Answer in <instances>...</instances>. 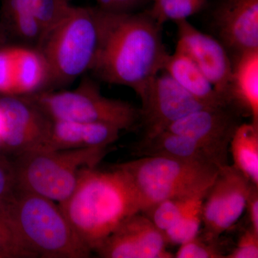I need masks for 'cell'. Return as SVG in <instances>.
Listing matches in <instances>:
<instances>
[{"label": "cell", "mask_w": 258, "mask_h": 258, "mask_svg": "<svg viewBox=\"0 0 258 258\" xmlns=\"http://www.w3.org/2000/svg\"><path fill=\"white\" fill-rule=\"evenodd\" d=\"M164 70L185 91L207 106L230 105L215 91L201 70L184 52L175 50L172 55L169 54Z\"/></svg>", "instance_id": "cell-18"}, {"label": "cell", "mask_w": 258, "mask_h": 258, "mask_svg": "<svg viewBox=\"0 0 258 258\" xmlns=\"http://www.w3.org/2000/svg\"><path fill=\"white\" fill-rule=\"evenodd\" d=\"M217 240L206 237H196L184 243L180 244L179 249L174 254L176 258H223L225 253L216 244Z\"/></svg>", "instance_id": "cell-27"}, {"label": "cell", "mask_w": 258, "mask_h": 258, "mask_svg": "<svg viewBox=\"0 0 258 258\" xmlns=\"http://www.w3.org/2000/svg\"><path fill=\"white\" fill-rule=\"evenodd\" d=\"M245 210H247L251 228L258 234V186L251 183Z\"/></svg>", "instance_id": "cell-32"}, {"label": "cell", "mask_w": 258, "mask_h": 258, "mask_svg": "<svg viewBox=\"0 0 258 258\" xmlns=\"http://www.w3.org/2000/svg\"><path fill=\"white\" fill-rule=\"evenodd\" d=\"M16 190L14 164L0 154V205L8 202Z\"/></svg>", "instance_id": "cell-29"}, {"label": "cell", "mask_w": 258, "mask_h": 258, "mask_svg": "<svg viewBox=\"0 0 258 258\" xmlns=\"http://www.w3.org/2000/svg\"><path fill=\"white\" fill-rule=\"evenodd\" d=\"M106 152L103 148L57 150L42 147L22 153L13 162L17 189L62 203L74 191L80 171L96 167Z\"/></svg>", "instance_id": "cell-6"}, {"label": "cell", "mask_w": 258, "mask_h": 258, "mask_svg": "<svg viewBox=\"0 0 258 258\" xmlns=\"http://www.w3.org/2000/svg\"><path fill=\"white\" fill-rule=\"evenodd\" d=\"M207 192L195 199L179 221L164 232L168 243L180 245L199 235L203 222V202Z\"/></svg>", "instance_id": "cell-22"}, {"label": "cell", "mask_w": 258, "mask_h": 258, "mask_svg": "<svg viewBox=\"0 0 258 258\" xmlns=\"http://www.w3.org/2000/svg\"><path fill=\"white\" fill-rule=\"evenodd\" d=\"M33 257L0 205V258Z\"/></svg>", "instance_id": "cell-26"}, {"label": "cell", "mask_w": 258, "mask_h": 258, "mask_svg": "<svg viewBox=\"0 0 258 258\" xmlns=\"http://www.w3.org/2000/svg\"><path fill=\"white\" fill-rule=\"evenodd\" d=\"M162 25L148 12L107 11L106 28L91 72L110 84L127 86L139 97L164 70L167 51Z\"/></svg>", "instance_id": "cell-1"}, {"label": "cell", "mask_w": 258, "mask_h": 258, "mask_svg": "<svg viewBox=\"0 0 258 258\" xmlns=\"http://www.w3.org/2000/svg\"><path fill=\"white\" fill-rule=\"evenodd\" d=\"M187 198H174L161 201L142 212L158 229L165 232L179 221L194 200L202 194Z\"/></svg>", "instance_id": "cell-24"}, {"label": "cell", "mask_w": 258, "mask_h": 258, "mask_svg": "<svg viewBox=\"0 0 258 258\" xmlns=\"http://www.w3.org/2000/svg\"><path fill=\"white\" fill-rule=\"evenodd\" d=\"M239 114L232 105L205 107L174 122L165 131L194 139L228 164V148L240 125Z\"/></svg>", "instance_id": "cell-13"}, {"label": "cell", "mask_w": 258, "mask_h": 258, "mask_svg": "<svg viewBox=\"0 0 258 258\" xmlns=\"http://www.w3.org/2000/svg\"><path fill=\"white\" fill-rule=\"evenodd\" d=\"M140 98L141 122L145 132L144 137L164 132L183 117L210 107L185 91L164 70L149 83Z\"/></svg>", "instance_id": "cell-9"}, {"label": "cell", "mask_w": 258, "mask_h": 258, "mask_svg": "<svg viewBox=\"0 0 258 258\" xmlns=\"http://www.w3.org/2000/svg\"><path fill=\"white\" fill-rule=\"evenodd\" d=\"M250 184L233 166L219 169L203 202L204 237L217 240L235 225L245 210Z\"/></svg>", "instance_id": "cell-8"}, {"label": "cell", "mask_w": 258, "mask_h": 258, "mask_svg": "<svg viewBox=\"0 0 258 258\" xmlns=\"http://www.w3.org/2000/svg\"><path fill=\"white\" fill-rule=\"evenodd\" d=\"M14 66L15 96H25L42 91L47 79V68L37 49L11 47Z\"/></svg>", "instance_id": "cell-20"}, {"label": "cell", "mask_w": 258, "mask_h": 258, "mask_svg": "<svg viewBox=\"0 0 258 258\" xmlns=\"http://www.w3.org/2000/svg\"><path fill=\"white\" fill-rule=\"evenodd\" d=\"M83 243L95 252L115 229L131 215L141 212L137 191L126 174L85 168L76 187L59 204Z\"/></svg>", "instance_id": "cell-2"}, {"label": "cell", "mask_w": 258, "mask_h": 258, "mask_svg": "<svg viewBox=\"0 0 258 258\" xmlns=\"http://www.w3.org/2000/svg\"><path fill=\"white\" fill-rule=\"evenodd\" d=\"M225 257L257 258L258 234L249 227L241 236L235 248L230 254L226 255Z\"/></svg>", "instance_id": "cell-30"}, {"label": "cell", "mask_w": 258, "mask_h": 258, "mask_svg": "<svg viewBox=\"0 0 258 258\" xmlns=\"http://www.w3.org/2000/svg\"><path fill=\"white\" fill-rule=\"evenodd\" d=\"M220 42L235 57L258 49V0H222L214 14Z\"/></svg>", "instance_id": "cell-14"}, {"label": "cell", "mask_w": 258, "mask_h": 258, "mask_svg": "<svg viewBox=\"0 0 258 258\" xmlns=\"http://www.w3.org/2000/svg\"><path fill=\"white\" fill-rule=\"evenodd\" d=\"M2 18L5 36L13 37L18 46L37 49L45 32L25 0H3Z\"/></svg>", "instance_id": "cell-19"}, {"label": "cell", "mask_w": 258, "mask_h": 258, "mask_svg": "<svg viewBox=\"0 0 258 258\" xmlns=\"http://www.w3.org/2000/svg\"><path fill=\"white\" fill-rule=\"evenodd\" d=\"M137 191L141 212L168 199L187 198L208 191L219 168L166 157H141L117 164Z\"/></svg>", "instance_id": "cell-5"}, {"label": "cell", "mask_w": 258, "mask_h": 258, "mask_svg": "<svg viewBox=\"0 0 258 258\" xmlns=\"http://www.w3.org/2000/svg\"><path fill=\"white\" fill-rule=\"evenodd\" d=\"M2 206L33 257L84 258L92 253L59 204L17 189Z\"/></svg>", "instance_id": "cell-4"}, {"label": "cell", "mask_w": 258, "mask_h": 258, "mask_svg": "<svg viewBox=\"0 0 258 258\" xmlns=\"http://www.w3.org/2000/svg\"><path fill=\"white\" fill-rule=\"evenodd\" d=\"M3 130H4V121L3 115L0 113V147H1L2 137H3Z\"/></svg>", "instance_id": "cell-33"}, {"label": "cell", "mask_w": 258, "mask_h": 258, "mask_svg": "<svg viewBox=\"0 0 258 258\" xmlns=\"http://www.w3.org/2000/svg\"><path fill=\"white\" fill-rule=\"evenodd\" d=\"M0 113L4 121L1 147L22 153L45 147L52 120L23 96L0 97Z\"/></svg>", "instance_id": "cell-10"}, {"label": "cell", "mask_w": 258, "mask_h": 258, "mask_svg": "<svg viewBox=\"0 0 258 258\" xmlns=\"http://www.w3.org/2000/svg\"><path fill=\"white\" fill-rule=\"evenodd\" d=\"M207 0H154L149 15L159 25L187 20L205 8Z\"/></svg>", "instance_id": "cell-23"}, {"label": "cell", "mask_w": 258, "mask_h": 258, "mask_svg": "<svg viewBox=\"0 0 258 258\" xmlns=\"http://www.w3.org/2000/svg\"><path fill=\"white\" fill-rule=\"evenodd\" d=\"M45 34L55 27L69 13L68 0H25ZM45 36V35H44Z\"/></svg>", "instance_id": "cell-25"}, {"label": "cell", "mask_w": 258, "mask_h": 258, "mask_svg": "<svg viewBox=\"0 0 258 258\" xmlns=\"http://www.w3.org/2000/svg\"><path fill=\"white\" fill-rule=\"evenodd\" d=\"M70 2L71 0H68ZM98 8L115 13H130L147 0H94Z\"/></svg>", "instance_id": "cell-31"}, {"label": "cell", "mask_w": 258, "mask_h": 258, "mask_svg": "<svg viewBox=\"0 0 258 258\" xmlns=\"http://www.w3.org/2000/svg\"><path fill=\"white\" fill-rule=\"evenodd\" d=\"M176 24L178 41L175 50L189 56L215 91L230 103L232 61L225 46L221 42L198 30L187 20H179Z\"/></svg>", "instance_id": "cell-12"}, {"label": "cell", "mask_w": 258, "mask_h": 258, "mask_svg": "<svg viewBox=\"0 0 258 258\" xmlns=\"http://www.w3.org/2000/svg\"><path fill=\"white\" fill-rule=\"evenodd\" d=\"M234 167L252 184L258 186V124L242 123L231 139Z\"/></svg>", "instance_id": "cell-21"}, {"label": "cell", "mask_w": 258, "mask_h": 258, "mask_svg": "<svg viewBox=\"0 0 258 258\" xmlns=\"http://www.w3.org/2000/svg\"><path fill=\"white\" fill-rule=\"evenodd\" d=\"M137 155L141 157H166L217 166L227 165L211 151L184 136L168 131L143 139L137 144Z\"/></svg>", "instance_id": "cell-16"}, {"label": "cell", "mask_w": 258, "mask_h": 258, "mask_svg": "<svg viewBox=\"0 0 258 258\" xmlns=\"http://www.w3.org/2000/svg\"><path fill=\"white\" fill-rule=\"evenodd\" d=\"M120 130L104 123L52 120L45 148L64 149H107L119 137Z\"/></svg>", "instance_id": "cell-15"}, {"label": "cell", "mask_w": 258, "mask_h": 258, "mask_svg": "<svg viewBox=\"0 0 258 258\" xmlns=\"http://www.w3.org/2000/svg\"><path fill=\"white\" fill-rule=\"evenodd\" d=\"M165 234L142 212L123 220L95 252L104 258H171Z\"/></svg>", "instance_id": "cell-11"}, {"label": "cell", "mask_w": 258, "mask_h": 258, "mask_svg": "<svg viewBox=\"0 0 258 258\" xmlns=\"http://www.w3.org/2000/svg\"><path fill=\"white\" fill-rule=\"evenodd\" d=\"M107 10L71 5L62 20L47 32L37 50L47 68L43 91L69 86L92 69L106 28Z\"/></svg>", "instance_id": "cell-3"}, {"label": "cell", "mask_w": 258, "mask_h": 258, "mask_svg": "<svg viewBox=\"0 0 258 258\" xmlns=\"http://www.w3.org/2000/svg\"><path fill=\"white\" fill-rule=\"evenodd\" d=\"M5 34L4 30H3V27H2L1 24H0V40L5 38Z\"/></svg>", "instance_id": "cell-34"}, {"label": "cell", "mask_w": 258, "mask_h": 258, "mask_svg": "<svg viewBox=\"0 0 258 258\" xmlns=\"http://www.w3.org/2000/svg\"><path fill=\"white\" fill-rule=\"evenodd\" d=\"M0 93L15 96L14 66L11 47L0 49Z\"/></svg>", "instance_id": "cell-28"}, {"label": "cell", "mask_w": 258, "mask_h": 258, "mask_svg": "<svg viewBox=\"0 0 258 258\" xmlns=\"http://www.w3.org/2000/svg\"><path fill=\"white\" fill-rule=\"evenodd\" d=\"M228 98L230 105L245 112L258 124V49L235 57Z\"/></svg>", "instance_id": "cell-17"}, {"label": "cell", "mask_w": 258, "mask_h": 258, "mask_svg": "<svg viewBox=\"0 0 258 258\" xmlns=\"http://www.w3.org/2000/svg\"><path fill=\"white\" fill-rule=\"evenodd\" d=\"M23 97L51 120L104 123L120 131L133 129L141 122L140 109L128 102L103 96L88 77L83 78L76 89L40 91Z\"/></svg>", "instance_id": "cell-7"}]
</instances>
